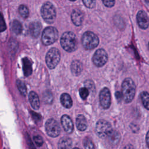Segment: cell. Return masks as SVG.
<instances>
[{
    "mask_svg": "<svg viewBox=\"0 0 149 149\" xmlns=\"http://www.w3.org/2000/svg\"><path fill=\"white\" fill-rule=\"evenodd\" d=\"M136 85L133 80L129 78H126L122 84V94L124 101L129 103L132 101L135 95Z\"/></svg>",
    "mask_w": 149,
    "mask_h": 149,
    "instance_id": "6da1fadb",
    "label": "cell"
},
{
    "mask_svg": "<svg viewBox=\"0 0 149 149\" xmlns=\"http://www.w3.org/2000/svg\"><path fill=\"white\" fill-rule=\"evenodd\" d=\"M77 38L76 35L71 31L64 33L61 38V45L67 52L74 51L77 48Z\"/></svg>",
    "mask_w": 149,
    "mask_h": 149,
    "instance_id": "7a4b0ae2",
    "label": "cell"
},
{
    "mask_svg": "<svg viewBox=\"0 0 149 149\" xmlns=\"http://www.w3.org/2000/svg\"><path fill=\"white\" fill-rule=\"evenodd\" d=\"M81 43L85 49H93L98 46L99 38L93 32L86 31L82 36Z\"/></svg>",
    "mask_w": 149,
    "mask_h": 149,
    "instance_id": "3957f363",
    "label": "cell"
},
{
    "mask_svg": "<svg viewBox=\"0 0 149 149\" xmlns=\"http://www.w3.org/2000/svg\"><path fill=\"white\" fill-rule=\"evenodd\" d=\"M41 16L45 22L52 24L56 18V10L54 5L49 2H45L41 9Z\"/></svg>",
    "mask_w": 149,
    "mask_h": 149,
    "instance_id": "277c9868",
    "label": "cell"
},
{
    "mask_svg": "<svg viewBox=\"0 0 149 149\" xmlns=\"http://www.w3.org/2000/svg\"><path fill=\"white\" fill-rule=\"evenodd\" d=\"M58 37V32L56 28L48 27L45 28L42 33L41 40L45 45H49L55 42Z\"/></svg>",
    "mask_w": 149,
    "mask_h": 149,
    "instance_id": "5b68a950",
    "label": "cell"
},
{
    "mask_svg": "<svg viewBox=\"0 0 149 149\" xmlns=\"http://www.w3.org/2000/svg\"><path fill=\"white\" fill-rule=\"evenodd\" d=\"M61 54L59 51L56 48H51L47 52L45 61L47 66L51 69H54L59 62Z\"/></svg>",
    "mask_w": 149,
    "mask_h": 149,
    "instance_id": "8992f818",
    "label": "cell"
},
{
    "mask_svg": "<svg viewBox=\"0 0 149 149\" xmlns=\"http://www.w3.org/2000/svg\"><path fill=\"white\" fill-rule=\"evenodd\" d=\"M112 130L110 123L104 119H100L96 123L95 132L100 138L107 137Z\"/></svg>",
    "mask_w": 149,
    "mask_h": 149,
    "instance_id": "52a82bcc",
    "label": "cell"
},
{
    "mask_svg": "<svg viewBox=\"0 0 149 149\" xmlns=\"http://www.w3.org/2000/svg\"><path fill=\"white\" fill-rule=\"evenodd\" d=\"M45 127L47 133L52 137L58 136L61 133L60 126L57 121L54 119H48L45 122Z\"/></svg>",
    "mask_w": 149,
    "mask_h": 149,
    "instance_id": "ba28073f",
    "label": "cell"
},
{
    "mask_svg": "<svg viewBox=\"0 0 149 149\" xmlns=\"http://www.w3.org/2000/svg\"><path fill=\"white\" fill-rule=\"evenodd\" d=\"M108 61V54L102 48L97 49L93 55V62L97 67L103 66Z\"/></svg>",
    "mask_w": 149,
    "mask_h": 149,
    "instance_id": "9c48e42d",
    "label": "cell"
},
{
    "mask_svg": "<svg viewBox=\"0 0 149 149\" xmlns=\"http://www.w3.org/2000/svg\"><path fill=\"white\" fill-rule=\"evenodd\" d=\"M100 102L104 109L109 108L111 103V97L109 90L107 87L103 88L100 93Z\"/></svg>",
    "mask_w": 149,
    "mask_h": 149,
    "instance_id": "30bf717a",
    "label": "cell"
},
{
    "mask_svg": "<svg viewBox=\"0 0 149 149\" xmlns=\"http://www.w3.org/2000/svg\"><path fill=\"white\" fill-rule=\"evenodd\" d=\"M137 22L141 29H147L149 26V18L146 14V13L143 10H140L138 12L137 16Z\"/></svg>",
    "mask_w": 149,
    "mask_h": 149,
    "instance_id": "8fae6325",
    "label": "cell"
},
{
    "mask_svg": "<svg viewBox=\"0 0 149 149\" xmlns=\"http://www.w3.org/2000/svg\"><path fill=\"white\" fill-rule=\"evenodd\" d=\"M61 122L64 130L66 133L70 134L73 132V128H74L73 123L72 119L68 115H63L61 117Z\"/></svg>",
    "mask_w": 149,
    "mask_h": 149,
    "instance_id": "7c38bea8",
    "label": "cell"
},
{
    "mask_svg": "<svg viewBox=\"0 0 149 149\" xmlns=\"http://www.w3.org/2000/svg\"><path fill=\"white\" fill-rule=\"evenodd\" d=\"M41 30V24L38 22H34L30 24L29 31L30 36L33 38H37Z\"/></svg>",
    "mask_w": 149,
    "mask_h": 149,
    "instance_id": "4fadbf2b",
    "label": "cell"
},
{
    "mask_svg": "<svg viewBox=\"0 0 149 149\" xmlns=\"http://www.w3.org/2000/svg\"><path fill=\"white\" fill-rule=\"evenodd\" d=\"M71 18L74 25L79 26L82 24L84 19L83 12L79 9H74L71 15Z\"/></svg>",
    "mask_w": 149,
    "mask_h": 149,
    "instance_id": "5bb4252c",
    "label": "cell"
},
{
    "mask_svg": "<svg viewBox=\"0 0 149 149\" xmlns=\"http://www.w3.org/2000/svg\"><path fill=\"white\" fill-rule=\"evenodd\" d=\"M76 123L77 128L80 131H84L87 128V122L83 115H79L76 117Z\"/></svg>",
    "mask_w": 149,
    "mask_h": 149,
    "instance_id": "9a60e30c",
    "label": "cell"
},
{
    "mask_svg": "<svg viewBox=\"0 0 149 149\" xmlns=\"http://www.w3.org/2000/svg\"><path fill=\"white\" fill-rule=\"evenodd\" d=\"M29 101L32 108L34 109H38L40 108V100L38 96L34 91H31L29 95Z\"/></svg>",
    "mask_w": 149,
    "mask_h": 149,
    "instance_id": "2e32d148",
    "label": "cell"
},
{
    "mask_svg": "<svg viewBox=\"0 0 149 149\" xmlns=\"http://www.w3.org/2000/svg\"><path fill=\"white\" fill-rule=\"evenodd\" d=\"M72 146V140L66 136L62 137L58 144V149H71Z\"/></svg>",
    "mask_w": 149,
    "mask_h": 149,
    "instance_id": "e0dca14e",
    "label": "cell"
},
{
    "mask_svg": "<svg viewBox=\"0 0 149 149\" xmlns=\"http://www.w3.org/2000/svg\"><path fill=\"white\" fill-rule=\"evenodd\" d=\"M70 70L74 76H79L82 71V63L78 60L73 61L70 65Z\"/></svg>",
    "mask_w": 149,
    "mask_h": 149,
    "instance_id": "ac0fdd59",
    "label": "cell"
},
{
    "mask_svg": "<svg viewBox=\"0 0 149 149\" xmlns=\"http://www.w3.org/2000/svg\"><path fill=\"white\" fill-rule=\"evenodd\" d=\"M108 137L110 144L112 146H115L118 144L120 139V133L118 131L113 129L109 134Z\"/></svg>",
    "mask_w": 149,
    "mask_h": 149,
    "instance_id": "d6986e66",
    "label": "cell"
},
{
    "mask_svg": "<svg viewBox=\"0 0 149 149\" xmlns=\"http://www.w3.org/2000/svg\"><path fill=\"white\" fill-rule=\"evenodd\" d=\"M60 101L62 105L66 108H70L72 106V104H73L72 100L70 96L69 95V94L67 93H63L61 95Z\"/></svg>",
    "mask_w": 149,
    "mask_h": 149,
    "instance_id": "ffe728a7",
    "label": "cell"
},
{
    "mask_svg": "<svg viewBox=\"0 0 149 149\" xmlns=\"http://www.w3.org/2000/svg\"><path fill=\"white\" fill-rule=\"evenodd\" d=\"M23 69L24 74L26 76H29L31 74V63L30 61L27 58H24L23 59Z\"/></svg>",
    "mask_w": 149,
    "mask_h": 149,
    "instance_id": "44dd1931",
    "label": "cell"
},
{
    "mask_svg": "<svg viewBox=\"0 0 149 149\" xmlns=\"http://www.w3.org/2000/svg\"><path fill=\"white\" fill-rule=\"evenodd\" d=\"M11 29L15 34L19 35L22 31V25L19 21L14 20L11 24Z\"/></svg>",
    "mask_w": 149,
    "mask_h": 149,
    "instance_id": "7402d4cb",
    "label": "cell"
},
{
    "mask_svg": "<svg viewBox=\"0 0 149 149\" xmlns=\"http://www.w3.org/2000/svg\"><path fill=\"white\" fill-rule=\"evenodd\" d=\"M140 98L144 107L147 110H149V93L147 91L141 92L140 93Z\"/></svg>",
    "mask_w": 149,
    "mask_h": 149,
    "instance_id": "603a6c76",
    "label": "cell"
},
{
    "mask_svg": "<svg viewBox=\"0 0 149 149\" xmlns=\"http://www.w3.org/2000/svg\"><path fill=\"white\" fill-rule=\"evenodd\" d=\"M16 85H17V88H18L19 91H20V94L23 96H26V85L24 83V82L20 80H17L16 81Z\"/></svg>",
    "mask_w": 149,
    "mask_h": 149,
    "instance_id": "cb8c5ba5",
    "label": "cell"
},
{
    "mask_svg": "<svg viewBox=\"0 0 149 149\" xmlns=\"http://www.w3.org/2000/svg\"><path fill=\"white\" fill-rule=\"evenodd\" d=\"M19 12L20 16L24 19H26L29 15V10L27 7L24 5H21L19 6Z\"/></svg>",
    "mask_w": 149,
    "mask_h": 149,
    "instance_id": "d4e9b609",
    "label": "cell"
},
{
    "mask_svg": "<svg viewBox=\"0 0 149 149\" xmlns=\"http://www.w3.org/2000/svg\"><path fill=\"white\" fill-rule=\"evenodd\" d=\"M83 145L85 149H95L93 142L88 137H86L83 140Z\"/></svg>",
    "mask_w": 149,
    "mask_h": 149,
    "instance_id": "484cf974",
    "label": "cell"
},
{
    "mask_svg": "<svg viewBox=\"0 0 149 149\" xmlns=\"http://www.w3.org/2000/svg\"><path fill=\"white\" fill-rule=\"evenodd\" d=\"M79 94L80 95V97L84 100L87 98L89 94V90L86 87H81L79 89Z\"/></svg>",
    "mask_w": 149,
    "mask_h": 149,
    "instance_id": "4316f807",
    "label": "cell"
},
{
    "mask_svg": "<svg viewBox=\"0 0 149 149\" xmlns=\"http://www.w3.org/2000/svg\"><path fill=\"white\" fill-rule=\"evenodd\" d=\"M84 5L90 9H92L95 7L96 0H82Z\"/></svg>",
    "mask_w": 149,
    "mask_h": 149,
    "instance_id": "83f0119b",
    "label": "cell"
},
{
    "mask_svg": "<svg viewBox=\"0 0 149 149\" xmlns=\"http://www.w3.org/2000/svg\"><path fill=\"white\" fill-rule=\"evenodd\" d=\"M34 140L36 144L38 147H40L43 144V140L40 136L37 135V136H34Z\"/></svg>",
    "mask_w": 149,
    "mask_h": 149,
    "instance_id": "f1b7e54d",
    "label": "cell"
},
{
    "mask_svg": "<svg viewBox=\"0 0 149 149\" xmlns=\"http://www.w3.org/2000/svg\"><path fill=\"white\" fill-rule=\"evenodd\" d=\"M102 2L103 4L108 8L113 7L115 3V0H102Z\"/></svg>",
    "mask_w": 149,
    "mask_h": 149,
    "instance_id": "f546056e",
    "label": "cell"
},
{
    "mask_svg": "<svg viewBox=\"0 0 149 149\" xmlns=\"http://www.w3.org/2000/svg\"><path fill=\"white\" fill-rule=\"evenodd\" d=\"M6 27L5 20L3 18L2 14L0 12V32L5 31L6 30Z\"/></svg>",
    "mask_w": 149,
    "mask_h": 149,
    "instance_id": "4dcf8cb0",
    "label": "cell"
},
{
    "mask_svg": "<svg viewBox=\"0 0 149 149\" xmlns=\"http://www.w3.org/2000/svg\"><path fill=\"white\" fill-rule=\"evenodd\" d=\"M84 85H85V87H87L88 89V90H91L93 91V90L95 89L94 83L91 80L86 81V82L84 83Z\"/></svg>",
    "mask_w": 149,
    "mask_h": 149,
    "instance_id": "1f68e13d",
    "label": "cell"
},
{
    "mask_svg": "<svg viewBox=\"0 0 149 149\" xmlns=\"http://www.w3.org/2000/svg\"><path fill=\"white\" fill-rule=\"evenodd\" d=\"M115 95H116V99L118 100V101H120L121 99H122V98H123L122 93H120V92H119V91H117V92L115 93Z\"/></svg>",
    "mask_w": 149,
    "mask_h": 149,
    "instance_id": "d6a6232c",
    "label": "cell"
},
{
    "mask_svg": "<svg viewBox=\"0 0 149 149\" xmlns=\"http://www.w3.org/2000/svg\"><path fill=\"white\" fill-rule=\"evenodd\" d=\"M27 141H28V144H29V146L30 147V149H36L34 147V145L33 144L32 142H31V140L29 139V138H27Z\"/></svg>",
    "mask_w": 149,
    "mask_h": 149,
    "instance_id": "836d02e7",
    "label": "cell"
},
{
    "mask_svg": "<svg viewBox=\"0 0 149 149\" xmlns=\"http://www.w3.org/2000/svg\"><path fill=\"white\" fill-rule=\"evenodd\" d=\"M146 144H147L148 147L149 148V130L147 133L146 137Z\"/></svg>",
    "mask_w": 149,
    "mask_h": 149,
    "instance_id": "e575fe53",
    "label": "cell"
},
{
    "mask_svg": "<svg viewBox=\"0 0 149 149\" xmlns=\"http://www.w3.org/2000/svg\"><path fill=\"white\" fill-rule=\"evenodd\" d=\"M123 149H134V148L132 144H127L126 146H125Z\"/></svg>",
    "mask_w": 149,
    "mask_h": 149,
    "instance_id": "d590c367",
    "label": "cell"
},
{
    "mask_svg": "<svg viewBox=\"0 0 149 149\" xmlns=\"http://www.w3.org/2000/svg\"><path fill=\"white\" fill-rule=\"evenodd\" d=\"M73 149H79V148H77V147H75V148H73Z\"/></svg>",
    "mask_w": 149,
    "mask_h": 149,
    "instance_id": "8d00e7d4",
    "label": "cell"
},
{
    "mask_svg": "<svg viewBox=\"0 0 149 149\" xmlns=\"http://www.w3.org/2000/svg\"><path fill=\"white\" fill-rule=\"evenodd\" d=\"M70 1H76V0H70Z\"/></svg>",
    "mask_w": 149,
    "mask_h": 149,
    "instance_id": "74e56055",
    "label": "cell"
},
{
    "mask_svg": "<svg viewBox=\"0 0 149 149\" xmlns=\"http://www.w3.org/2000/svg\"><path fill=\"white\" fill-rule=\"evenodd\" d=\"M148 48H149V42H148Z\"/></svg>",
    "mask_w": 149,
    "mask_h": 149,
    "instance_id": "f35d334b",
    "label": "cell"
}]
</instances>
